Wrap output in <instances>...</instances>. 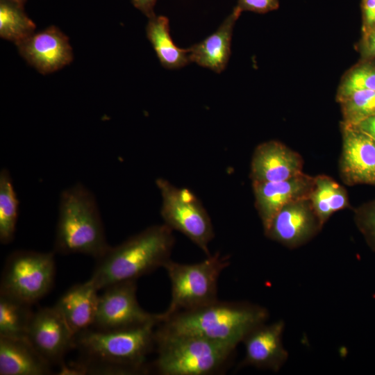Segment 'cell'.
Here are the masks:
<instances>
[{
    "label": "cell",
    "mask_w": 375,
    "mask_h": 375,
    "mask_svg": "<svg viewBox=\"0 0 375 375\" xmlns=\"http://www.w3.org/2000/svg\"><path fill=\"white\" fill-rule=\"evenodd\" d=\"M174 244L172 229L165 224L147 228L122 244L109 249L97 262L90 280L97 288L136 281L170 260Z\"/></svg>",
    "instance_id": "cell-1"
},
{
    "label": "cell",
    "mask_w": 375,
    "mask_h": 375,
    "mask_svg": "<svg viewBox=\"0 0 375 375\" xmlns=\"http://www.w3.org/2000/svg\"><path fill=\"white\" fill-rule=\"evenodd\" d=\"M267 310L248 302L216 300L201 307L181 311L162 321L160 327L188 333L236 349L253 329L265 323Z\"/></svg>",
    "instance_id": "cell-2"
},
{
    "label": "cell",
    "mask_w": 375,
    "mask_h": 375,
    "mask_svg": "<svg viewBox=\"0 0 375 375\" xmlns=\"http://www.w3.org/2000/svg\"><path fill=\"white\" fill-rule=\"evenodd\" d=\"M95 197L81 183L59 197L54 251L99 258L109 249Z\"/></svg>",
    "instance_id": "cell-3"
},
{
    "label": "cell",
    "mask_w": 375,
    "mask_h": 375,
    "mask_svg": "<svg viewBox=\"0 0 375 375\" xmlns=\"http://www.w3.org/2000/svg\"><path fill=\"white\" fill-rule=\"evenodd\" d=\"M157 322L115 330L90 328L75 335L74 347L86 357L84 362L110 365L122 374L147 372V356L156 345Z\"/></svg>",
    "instance_id": "cell-4"
},
{
    "label": "cell",
    "mask_w": 375,
    "mask_h": 375,
    "mask_svg": "<svg viewBox=\"0 0 375 375\" xmlns=\"http://www.w3.org/2000/svg\"><path fill=\"white\" fill-rule=\"evenodd\" d=\"M153 367L162 375H211L222 372L235 348L199 335L156 330Z\"/></svg>",
    "instance_id": "cell-5"
},
{
    "label": "cell",
    "mask_w": 375,
    "mask_h": 375,
    "mask_svg": "<svg viewBox=\"0 0 375 375\" xmlns=\"http://www.w3.org/2000/svg\"><path fill=\"white\" fill-rule=\"evenodd\" d=\"M229 264V257L219 252L193 264L167 261L163 267L171 283L172 297L168 308L161 313L162 321L217 300V281Z\"/></svg>",
    "instance_id": "cell-6"
},
{
    "label": "cell",
    "mask_w": 375,
    "mask_h": 375,
    "mask_svg": "<svg viewBox=\"0 0 375 375\" xmlns=\"http://www.w3.org/2000/svg\"><path fill=\"white\" fill-rule=\"evenodd\" d=\"M55 272L53 252L16 251L5 263L0 292L33 304L51 290Z\"/></svg>",
    "instance_id": "cell-7"
},
{
    "label": "cell",
    "mask_w": 375,
    "mask_h": 375,
    "mask_svg": "<svg viewBox=\"0 0 375 375\" xmlns=\"http://www.w3.org/2000/svg\"><path fill=\"white\" fill-rule=\"evenodd\" d=\"M162 197L161 216L165 224L176 230L210 256L208 244L214 238L210 218L195 194L164 178L156 181Z\"/></svg>",
    "instance_id": "cell-8"
},
{
    "label": "cell",
    "mask_w": 375,
    "mask_h": 375,
    "mask_svg": "<svg viewBox=\"0 0 375 375\" xmlns=\"http://www.w3.org/2000/svg\"><path fill=\"white\" fill-rule=\"evenodd\" d=\"M136 281L112 285L99 297L94 328L115 330L160 323L161 313L151 314L141 308L136 296Z\"/></svg>",
    "instance_id": "cell-9"
},
{
    "label": "cell",
    "mask_w": 375,
    "mask_h": 375,
    "mask_svg": "<svg viewBox=\"0 0 375 375\" xmlns=\"http://www.w3.org/2000/svg\"><path fill=\"white\" fill-rule=\"evenodd\" d=\"M322 226L310 200L303 199L284 206L265 235L289 249H296L310 241Z\"/></svg>",
    "instance_id": "cell-10"
},
{
    "label": "cell",
    "mask_w": 375,
    "mask_h": 375,
    "mask_svg": "<svg viewBox=\"0 0 375 375\" xmlns=\"http://www.w3.org/2000/svg\"><path fill=\"white\" fill-rule=\"evenodd\" d=\"M75 335L55 308L34 312L26 339L49 363L61 364L69 349L74 347Z\"/></svg>",
    "instance_id": "cell-11"
},
{
    "label": "cell",
    "mask_w": 375,
    "mask_h": 375,
    "mask_svg": "<svg viewBox=\"0 0 375 375\" xmlns=\"http://www.w3.org/2000/svg\"><path fill=\"white\" fill-rule=\"evenodd\" d=\"M340 177L348 185L375 186V140L352 126L341 125Z\"/></svg>",
    "instance_id": "cell-12"
},
{
    "label": "cell",
    "mask_w": 375,
    "mask_h": 375,
    "mask_svg": "<svg viewBox=\"0 0 375 375\" xmlns=\"http://www.w3.org/2000/svg\"><path fill=\"white\" fill-rule=\"evenodd\" d=\"M315 184V176L302 173L290 178L274 182L252 183L255 207L260 218L264 233L276 213L286 204L309 199Z\"/></svg>",
    "instance_id": "cell-13"
},
{
    "label": "cell",
    "mask_w": 375,
    "mask_h": 375,
    "mask_svg": "<svg viewBox=\"0 0 375 375\" xmlns=\"http://www.w3.org/2000/svg\"><path fill=\"white\" fill-rule=\"evenodd\" d=\"M21 56L41 74L54 72L73 59L68 38L51 26L17 45Z\"/></svg>",
    "instance_id": "cell-14"
},
{
    "label": "cell",
    "mask_w": 375,
    "mask_h": 375,
    "mask_svg": "<svg viewBox=\"0 0 375 375\" xmlns=\"http://www.w3.org/2000/svg\"><path fill=\"white\" fill-rule=\"evenodd\" d=\"M285 322L278 320L265 323L253 329L244 338L245 353L240 367L278 372L287 362L289 354L283 343Z\"/></svg>",
    "instance_id": "cell-15"
},
{
    "label": "cell",
    "mask_w": 375,
    "mask_h": 375,
    "mask_svg": "<svg viewBox=\"0 0 375 375\" xmlns=\"http://www.w3.org/2000/svg\"><path fill=\"white\" fill-rule=\"evenodd\" d=\"M303 165L299 153L278 141L269 140L255 149L250 177L252 183L284 181L302 174Z\"/></svg>",
    "instance_id": "cell-16"
},
{
    "label": "cell",
    "mask_w": 375,
    "mask_h": 375,
    "mask_svg": "<svg viewBox=\"0 0 375 375\" xmlns=\"http://www.w3.org/2000/svg\"><path fill=\"white\" fill-rule=\"evenodd\" d=\"M98 291L89 279L71 287L55 304L75 335L94 326L99 303Z\"/></svg>",
    "instance_id": "cell-17"
},
{
    "label": "cell",
    "mask_w": 375,
    "mask_h": 375,
    "mask_svg": "<svg viewBox=\"0 0 375 375\" xmlns=\"http://www.w3.org/2000/svg\"><path fill=\"white\" fill-rule=\"evenodd\" d=\"M241 12L235 7L215 32L190 47L188 53L190 62L218 74L224 71L231 53L233 27Z\"/></svg>",
    "instance_id": "cell-18"
},
{
    "label": "cell",
    "mask_w": 375,
    "mask_h": 375,
    "mask_svg": "<svg viewBox=\"0 0 375 375\" xmlns=\"http://www.w3.org/2000/svg\"><path fill=\"white\" fill-rule=\"evenodd\" d=\"M51 372V364L26 338L0 337L1 375H45Z\"/></svg>",
    "instance_id": "cell-19"
},
{
    "label": "cell",
    "mask_w": 375,
    "mask_h": 375,
    "mask_svg": "<svg viewBox=\"0 0 375 375\" xmlns=\"http://www.w3.org/2000/svg\"><path fill=\"white\" fill-rule=\"evenodd\" d=\"M169 30V22L167 17L155 15L149 18L146 28L148 40L160 64L167 69H175L188 65L190 60L188 49L177 47L172 38Z\"/></svg>",
    "instance_id": "cell-20"
},
{
    "label": "cell",
    "mask_w": 375,
    "mask_h": 375,
    "mask_svg": "<svg viewBox=\"0 0 375 375\" xmlns=\"http://www.w3.org/2000/svg\"><path fill=\"white\" fill-rule=\"evenodd\" d=\"M309 199L322 225L333 213L350 207L345 188L330 176L323 174L315 176Z\"/></svg>",
    "instance_id": "cell-21"
},
{
    "label": "cell",
    "mask_w": 375,
    "mask_h": 375,
    "mask_svg": "<svg viewBox=\"0 0 375 375\" xmlns=\"http://www.w3.org/2000/svg\"><path fill=\"white\" fill-rule=\"evenodd\" d=\"M31 305L0 292V337L26 338L34 314Z\"/></svg>",
    "instance_id": "cell-22"
},
{
    "label": "cell",
    "mask_w": 375,
    "mask_h": 375,
    "mask_svg": "<svg viewBox=\"0 0 375 375\" xmlns=\"http://www.w3.org/2000/svg\"><path fill=\"white\" fill-rule=\"evenodd\" d=\"M35 23L26 15L24 8L8 0H0V36L16 46L31 36Z\"/></svg>",
    "instance_id": "cell-23"
},
{
    "label": "cell",
    "mask_w": 375,
    "mask_h": 375,
    "mask_svg": "<svg viewBox=\"0 0 375 375\" xmlns=\"http://www.w3.org/2000/svg\"><path fill=\"white\" fill-rule=\"evenodd\" d=\"M19 200L9 171H0V242L10 243L15 237L18 217Z\"/></svg>",
    "instance_id": "cell-24"
},
{
    "label": "cell",
    "mask_w": 375,
    "mask_h": 375,
    "mask_svg": "<svg viewBox=\"0 0 375 375\" xmlns=\"http://www.w3.org/2000/svg\"><path fill=\"white\" fill-rule=\"evenodd\" d=\"M341 104L342 124L354 126L375 115V91H356L339 102Z\"/></svg>",
    "instance_id": "cell-25"
},
{
    "label": "cell",
    "mask_w": 375,
    "mask_h": 375,
    "mask_svg": "<svg viewBox=\"0 0 375 375\" xmlns=\"http://www.w3.org/2000/svg\"><path fill=\"white\" fill-rule=\"evenodd\" d=\"M375 91V68L361 66L351 70L342 79L337 94L338 102L354 92Z\"/></svg>",
    "instance_id": "cell-26"
},
{
    "label": "cell",
    "mask_w": 375,
    "mask_h": 375,
    "mask_svg": "<svg viewBox=\"0 0 375 375\" xmlns=\"http://www.w3.org/2000/svg\"><path fill=\"white\" fill-rule=\"evenodd\" d=\"M354 222L368 247L375 252V199L355 209Z\"/></svg>",
    "instance_id": "cell-27"
},
{
    "label": "cell",
    "mask_w": 375,
    "mask_h": 375,
    "mask_svg": "<svg viewBox=\"0 0 375 375\" xmlns=\"http://www.w3.org/2000/svg\"><path fill=\"white\" fill-rule=\"evenodd\" d=\"M278 0H238L236 7L241 11L267 13L278 9Z\"/></svg>",
    "instance_id": "cell-28"
},
{
    "label": "cell",
    "mask_w": 375,
    "mask_h": 375,
    "mask_svg": "<svg viewBox=\"0 0 375 375\" xmlns=\"http://www.w3.org/2000/svg\"><path fill=\"white\" fill-rule=\"evenodd\" d=\"M365 24L367 27L375 26V0H362Z\"/></svg>",
    "instance_id": "cell-29"
},
{
    "label": "cell",
    "mask_w": 375,
    "mask_h": 375,
    "mask_svg": "<svg viewBox=\"0 0 375 375\" xmlns=\"http://www.w3.org/2000/svg\"><path fill=\"white\" fill-rule=\"evenodd\" d=\"M157 0H131L133 5L148 18L156 15L154 7Z\"/></svg>",
    "instance_id": "cell-30"
},
{
    "label": "cell",
    "mask_w": 375,
    "mask_h": 375,
    "mask_svg": "<svg viewBox=\"0 0 375 375\" xmlns=\"http://www.w3.org/2000/svg\"><path fill=\"white\" fill-rule=\"evenodd\" d=\"M352 126L358 128L375 140V115L365 119Z\"/></svg>",
    "instance_id": "cell-31"
},
{
    "label": "cell",
    "mask_w": 375,
    "mask_h": 375,
    "mask_svg": "<svg viewBox=\"0 0 375 375\" xmlns=\"http://www.w3.org/2000/svg\"><path fill=\"white\" fill-rule=\"evenodd\" d=\"M365 47L368 55L375 56V26L367 35Z\"/></svg>",
    "instance_id": "cell-32"
},
{
    "label": "cell",
    "mask_w": 375,
    "mask_h": 375,
    "mask_svg": "<svg viewBox=\"0 0 375 375\" xmlns=\"http://www.w3.org/2000/svg\"><path fill=\"white\" fill-rule=\"evenodd\" d=\"M12 3H16L22 8H24V5L26 2V0H8Z\"/></svg>",
    "instance_id": "cell-33"
}]
</instances>
